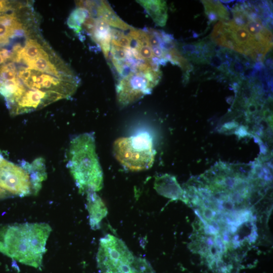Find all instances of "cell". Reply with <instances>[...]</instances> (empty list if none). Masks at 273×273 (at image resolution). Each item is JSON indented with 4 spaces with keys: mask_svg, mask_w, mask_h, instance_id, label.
I'll use <instances>...</instances> for the list:
<instances>
[{
    "mask_svg": "<svg viewBox=\"0 0 273 273\" xmlns=\"http://www.w3.org/2000/svg\"><path fill=\"white\" fill-rule=\"evenodd\" d=\"M233 19L219 21L211 38L216 44L251 57L262 60L272 46V34L263 22L262 16L246 3L232 9Z\"/></svg>",
    "mask_w": 273,
    "mask_h": 273,
    "instance_id": "1",
    "label": "cell"
},
{
    "mask_svg": "<svg viewBox=\"0 0 273 273\" xmlns=\"http://www.w3.org/2000/svg\"><path fill=\"white\" fill-rule=\"evenodd\" d=\"M52 228L46 223L0 225V252L23 264L40 268Z\"/></svg>",
    "mask_w": 273,
    "mask_h": 273,
    "instance_id": "2",
    "label": "cell"
},
{
    "mask_svg": "<svg viewBox=\"0 0 273 273\" xmlns=\"http://www.w3.org/2000/svg\"><path fill=\"white\" fill-rule=\"evenodd\" d=\"M67 166L80 193L102 189L103 172L92 133L81 134L71 141Z\"/></svg>",
    "mask_w": 273,
    "mask_h": 273,
    "instance_id": "3",
    "label": "cell"
},
{
    "mask_svg": "<svg viewBox=\"0 0 273 273\" xmlns=\"http://www.w3.org/2000/svg\"><path fill=\"white\" fill-rule=\"evenodd\" d=\"M161 77L159 66L142 63L135 66L116 84L118 103L127 106L149 94Z\"/></svg>",
    "mask_w": 273,
    "mask_h": 273,
    "instance_id": "4",
    "label": "cell"
},
{
    "mask_svg": "<svg viewBox=\"0 0 273 273\" xmlns=\"http://www.w3.org/2000/svg\"><path fill=\"white\" fill-rule=\"evenodd\" d=\"M113 150L117 160L131 171L148 169L154 161L152 139L146 132L117 139L113 143Z\"/></svg>",
    "mask_w": 273,
    "mask_h": 273,
    "instance_id": "5",
    "label": "cell"
},
{
    "mask_svg": "<svg viewBox=\"0 0 273 273\" xmlns=\"http://www.w3.org/2000/svg\"><path fill=\"white\" fill-rule=\"evenodd\" d=\"M134 257L125 243L118 238L108 234L100 239L97 262L102 273H115L120 264H131Z\"/></svg>",
    "mask_w": 273,
    "mask_h": 273,
    "instance_id": "6",
    "label": "cell"
},
{
    "mask_svg": "<svg viewBox=\"0 0 273 273\" xmlns=\"http://www.w3.org/2000/svg\"><path fill=\"white\" fill-rule=\"evenodd\" d=\"M0 188L8 194L21 197L32 194L28 173L21 165L5 159L1 151Z\"/></svg>",
    "mask_w": 273,
    "mask_h": 273,
    "instance_id": "7",
    "label": "cell"
},
{
    "mask_svg": "<svg viewBox=\"0 0 273 273\" xmlns=\"http://www.w3.org/2000/svg\"><path fill=\"white\" fill-rule=\"evenodd\" d=\"M63 98H66L63 95L54 91L26 89L9 108L11 114L16 115L43 107Z\"/></svg>",
    "mask_w": 273,
    "mask_h": 273,
    "instance_id": "8",
    "label": "cell"
},
{
    "mask_svg": "<svg viewBox=\"0 0 273 273\" xmlns=\"http://www.w3.org/2000/svg\"><path fill=\"white\" fill-rule=\"evenodd\" d=\"M84 7L91 15L96 14L98 18L104 21L109 26L124 31L130 30L133 28L124 22L105 1H85Z\"/></svg>",
    "mask_w": 273,
    "mask_h": 273,
    "instance_id": "9",
    "label": "cell"
},
{
    "mask_svg": "<svg viewBox=\"0 0 273 273\" xmlns=\"http://www.w3.org/2000/svg\"><path fill=\"white\" fill-rule=\"evenodd\" d=\"M20 165L28 173L31 185L32 193L38 194L41 188L42 184L47 176L45 161L43 158L38 157L31 163L22 160Z\"/></svg>",
    "mask_w": 273,
    "mask_h": 273,
    "instance_id": "10",
    "label": "cell"
},
{
    "mask_svg": "<svg viewBox=\"0 0 273 273\" xmlns=\"http://www.w3.org/2000/svg\"><path fill=\"white\" fill-rule=\"evenodd\" d=\"M86 207L89 214V224L92 229H100L102 220L108 213L107 208L102 199L95 192L88 191Z\"/></svg>",
    "mask_w": 273,
    "mask_h": 273,
    "instance_id": "11",
    "label": "cell"
},
{
    "mask_svg": "<svg viewBox=\"0 0 273 273\" xmlns=\"http://www.w3.org/2000/svg\"><path fill=\"white\" fill-rule=\"evenodd\" d=\"M93 40L99 44L106 59L109 58L111 48V28L104 21L95 19L92 28L88 31Z\"/></svg>",
    "mask_w": 273,
    "mask_h": 273,
    "instance_id": "12",
    "label": "cell"
},
{
    "mask_svg": "<svg viewBox=\"0 0 273 273\" xmlns=\"http://www.w3.org/2000/svg\"><path fill=\"white\" fill-rule=\"evenodd\" d=\"M151 17L156 25L164 26L166 23L167 7L164 1H136Z\"/></svg>",
    "mask_w": 273,
    "mask_h": 273,
    "instance_id": "13",
    "label": "cell"
},
{
    "mask_svg": "<svg viewBox=\"0 0 273 273\" xmlns=\"http://www.w3.org/2000/svg\"><path fill=\"white\" fill-rule=\"evenodd\" d=\"M154 188L157 192L173 199H181V190L174 178L168 175L156 178Z\"/></svg>",
    "mask_w": 273,
    "mask_h": 273,
    "instance_id": "14",
    "label": "cell"
},
{
    "mask_svg": "<svg viewBox=\"0 0 273 273\" xmlns=\"http://www.w3.org/2000/svg\"><path fill=\"white\" fill-rule=\"evenodd\" d=\"M18 30H23L22 26L14 14L0 16V43H6Z\"/></svg>",
    "mask_w": 273,
    "mask_h": 273,
    "instance_id": "15",
    "label": "cell"
},
{
    "mask_svg": "<svg viewBox=\"0 0 273 273\" xmlns=\"http://www.w3.org/2000/svg\"><path fill=\"white\" fill-rule=\"evenodd\" d=\"M205 12L210 22L217 20L227 21L229 20V13L226 8L217 1H202Z\"/></svg>",
    "mask_w": 273,
    "mask_h": 273,
    "instance_id": "16",
    "label": "cell"
},
{
    "mask_svg": "<svg viewBox=\"0 0 273 273\" xmlns=\"http://www.w3.org/2000/svg\"><path fill=\"white\" fill-rule=\"evenodd\" d=\"M44 53L46 51L43 50L41 46L36 40L28 39L26 41L25 46L22 48L14 61L18 62L22 60L27 64Z\"/></svg>",
    "mask_w": 273,
    "mask_h": 273,
    "instance_id": "17",
    "label": "cell"
},
{
    "mask_svg": "<svg viewBox=\"0 0 273 273\" xmlns=\"http://www.w3.org/2000/svg\"><path fill=\"white\" fill-rule=\"evenodd\" d=\"M26 64L28 66L27 68L29 69L45 72L58 77H60L58 70L50 62L46 52Z\"/></svg>",
    "mask_w": 273,
    "mask_h": 273,
    "instance_id": "18",
    "label": "cell"
},
{
    "mask_svg": "<svg viewBox=\"0 0 273 273\" xmlns=\"http://www.w3.org/2000/svg\"><path fill=\"white\" fill-rule=\"evenodd\" d=\"M89 15V13L86 9L79 7L75 10L69 16L67 21L68 24L71 28L78 32Z\"/></svg>",
    "mask_w": 273,
    "mask_h": 273,
    "instance_id": "19",
    "label": "cell"
},
{
    "mask_svg": "<svg viewBox=\"0 0 273 273\" xmlns=\"http://www.w3.org/2000/svg\"><path fill=\"white\" fill-rule=\"evenodd\" d=\"M32 71L28 68H23L17 72V77L21 82L25 83L31 77Z\"/></svg>",
    "mask_w": 273,
    "mask_h": 273,
    "instance_id": "20",
    "label": "cell"
},
{
    "mask_svg": "<svg viewBox=\"0 0 273 273\" xmlns=\"http://www.w3.org/2000/svg\"><path fill=\"white\" fill-rule=\"evenodd\" d=\"M11 58V52L3 49L0 50V65Z\"/></svg>",
    "mask_w": 273,
    "mask_h": 273,
    "instance_id": "21",
    "label": "cell"
},
{
    "mask_svg": "<svg viewBox=\"0 0 273 273\" xmlns=\"http://www.w3.org/2000/svg\"><path fill=\"white\" fill-rule=\"evenodd\" d=\"M8 9V6L6 1L0 0V15L6 12Z\"/></svg>",
    "mask_w": 273,
    "mask_h": 273,
    "instance_id": "22",
    "label": "cell"
},
{
    "mask_svg": "<svg viewBox=\"0 0 273 273\" xmlns=\"http://www.w3.org/2000/svg\"><path fill=\"white\" fill-rule=\"evenodd\" d=\"M8 193L0 188V199L7 197Z\"/></svg>",
    "mask_w": 273,
    "mask_h": 273,
    "instance_id": "23",
    "label": "cell"
}]
</instances>
